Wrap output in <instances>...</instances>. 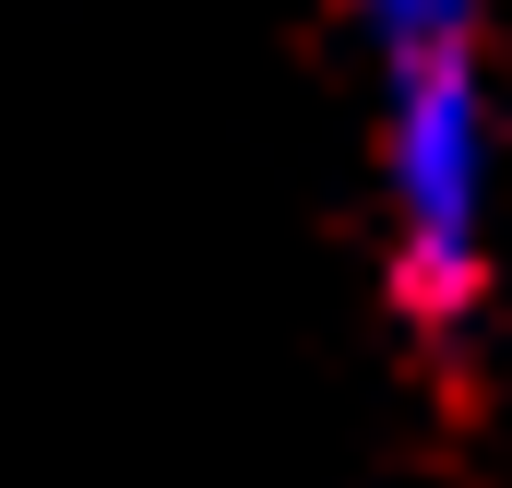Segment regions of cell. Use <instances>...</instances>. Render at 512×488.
<instances>
[{"mask_svg":"<svg viewBox=\"0 0 512 488\" xmlns=\"http://www.w3.org/2000/svg\"><path fill=\"white\" fill-rule=\"evenodd\" d=\"M501 262V108L477 48L382 60V274L417 334H465Z\"/></svg>","mask_w":512,"mask_h":488,"instance_id":"6da1fadb","label":"cell"},{"mask_svg":"<svg viewBox=\"0 0 512 488\" xmlns=\"http://www.w3.org/2000/svg\"><path fill=\"white\" fill-rule=\"evenodd\" d=\"M382 60H417V48H477V0H334Z\"/></svg>","mask_w":512,"mask_h":488,"instance_id":"7a4b0ae2","label":"cell"}]
</instances>
